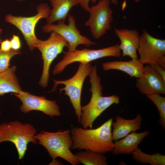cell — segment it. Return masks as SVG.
Instances as JSON below:
<instances>
[{
    "label": "cell",
    "instance_id": "cell-1",
    "mask_svg": "<svg viewBox=\"0 0 165 165\" xmlns=\"http://www.w3.org/2000/svg\"><path fill=\"white\" fill-rule=\"evenodd\" d=\"M112 122L111 118L95 129L72 127L70 130L73 142L72 149L90 150L102 154L111 152L114 145Z\"/></svg>",
    "mask_w": 165,
    "mask_h": 165
},
{
    "label": "cell",
    "instance_id": "cell-2",
    "mask_svg": "<svg viewBox=\"0 0 165 165\" xmlns=\"http://www.w3.org/2000/svg\"><path fill=\"white\" fill-rule=\"evenodd\" d=\"M89 76L91 85L90 89L91 98L87 104L81 106L82 114L79 122L84 128H91L94 121L104 111L113 104H119L120 100L119 97L116 95L103 96L101 79L97 74L96 65L92 67Z\"/></svg>",
    "mask_w": 165,
    "mask_h": 165
},
{
    "label": "cell",
    "instance_id": "cell-3",
    "mask_svg": "<svg viewBox=\"0 0 165 165\" xmlns=\"http://www.w3.org/2000/svg\"><path fill=\"white\" fill-rule=\"evenodd\" d=\"M35 138L38 143L46 149L52 160L59 157L72 165L79 164L71 151L73 142L70 130L54 132L41 131L36 134Z\"/></svg>",
    "mask_w": 165,
    "mask_h": 165
},
{
    "label": "cell",
    "instance_id": "cell-4",
    "mask_svg": "<svg viewBox=\"0 0 165 165\" xmlns=\"http://www.w3.org/2000/svg\"><path fill=\"white\" fill-rule=\"evenodd\" d=\"M36 134V129L30 123L18 121L4 122L0 124V144L6 141L12 143L21 160L24 156L29 143H38L35 138Z\"/></svg>",
    "mask_w": 165,
    "mask_h": 165
},
{
    "label": "cell",
    "instance_id": "cell-5",
    "mask_svg": "<svg viewBox=\"0 0 165 165\" xmlns=\"http://www.w3.org/2000/svg\"><path fill=\"white\" fill-rule=\"evenodd\" d=\"M63 53L64 56L62 59L56 65L52 71L54 75L62 73L68 65L75 62L87 64L103 57L119 58L122 55L118 44L98 50L85 48L72 52L63 51Z\"/></svg>",
    "mask_w": 165,
    "mask_h": 165
},
{
    "label": "cell",
    "instance_id": "cell-6",
    "mask_svg": "<svg viewBox=\"0 0 165 165\" xmlns=\"http://www.w3.org/2000/svg\"><path fill=\"white\" fill-rule=\"evenodd\" d=\"M92 68L90 63H79V67L76 73L71 78L65 80H53L54 85L51 91L55 90L59 84L64 86V88L60 89V92L61 93L64 91V94L68 97L79 122L82 114L81 100L83 84L86 77L90 74Z\"/></svg>",
    "mask_w": 165,
    "mask_h": 165
},
{
    "label": "cell",
    "instance_id": "cell-7",
    "mask_svg": "<svg viewBox=\"0 0 165 165\" xmlns=\"http://www.w3.org/2000/svg\"><path fill=\"white\" fill-rule=\"evenodd\" d=\"M37 14L32 16H16L9 14L5 17L6 21L14 25L20 31L31 51L33 50L40 41L35 34L36 25L41 19L48 17L51 9L47 4L42 3L37 7Z\"/></svg>",
    "mask_w": 165,
    "mask_h": 165
},
{
    "label": "cell",
    "instance_id": "cell-8",
    "mask_svg": "<svg viewBox=\"0 0 165 165\" xmlns=\"http://www.w3.org/2000/svg\"><path fill=\"white\" fill-rule=\"evenodd\" d=\"M137 51L143 65H157L165 69V39L155 38L144 29Z\"/></svg>",
    "mask_w": 165,
    "mask_h": 165
},
{
    "label": "cell",
    "instance_id": "cell-9",
    "mask_svg": "<svg viewBox=\"0 0 165 165\" xmlns=\"http://www.w3.org/2000/svg\"><path fill=\"white\" fill-rule=\"evenodd\" d=\"M67 42L59 34L51 32L50 36L45 40H40L35 47L42 54L43 61V67L39 84L43 88L46 87L49 77V70L52 62L57 55L63 52L64 48H68Z\"/></svg>",
    "mask_w": 165,
    "mask_h": 165
},
{
    "label": "cell",
    "instance_id": "cell-10",
    "mask_svg": "<svg viewBox=\"0 0 165 165\" xmlns=\"http://www.w3.org/2000/svg\"><path fill=\"white\" fill-rule=\"evenodd\" d=\"M110 0H100L90 7V16L85 25L90 28L93 37L98 39L109 31L113 20V12L110 7Z\"/></svg>",
    "mask_w": 165,
    "mask_h": 165
},
{
    "label": "cell",
    "instance_id": "cell-11",
    "mask_svg": "<svg viewBox=\"0 0 165 165\" xmlns=\"http://www.w3.org/2000/svg\"><path fill=\"white\" fill-rule=\"evenodd\" d=\"M68 21V25L63 20L58 21L57 24L47 23L42 27L43 31L46 33L53 31L59 34L68 42V51L70 52L75 50L77 47L80 45L89 47L96 44V42L81 34L76 27L75 19L72 15H69Z\"/></svg>",
    "mask_w": 165,
    "mask_h": 165
},
{
    "label": "cell",
    "instance_id": "cell-12",
    "mask_svg": "<svg viewBox=\"0 0 165 165\" xmlns=\"http://www.w3.org/2000/svg\"><path fill=\"white\" fill-rule=\"evenodd\" d=\"M14 95L22 102L20 108L24 113L37 111L52 117L61 115L59 106L56 101L47 99L44 96H35L21 90Z\"/></svg>",
    "mask_w": 165,
    "mask_h": 165
},
{
    "label": "cell",
    "instance_id": "cell-13",
    "mask_svg": "<svg viewBox=\"0 0 165 165\" xmlns=\"http://www.w3.org/2000/svg\"><path fill=\"white\" fill-rule=\"evenodd\" d=\"M136 86L141 94H165V80L151 65L144 66L141 76L137 78Z\"/></svg>",
    "mask_w": 165,
    "mask_h": 165
},
{
    "label": "cell",
    "instance_id": "cell-14",
    "mask_svg": "<svg viewBox=\"0 0 165 165\" xmlns=\"http://www.w3.org/2000/svg\"><path fill=\"white\" fill-rule=\"evenodd\" d=\"M115 34L119 38V47L122 57L128 56L132 59H138L137 51L138 47L140 35L135 30L114 28Z\"/></svg>",
    "mask_w": 165,
    "mask_h": 165
},
{
    "label": "cell",
    "instance_id": "cell-15",
    "mask_svg": "<svg viewBox=\"0 0 165 165\" xmlns=\"http://www.w3.org/2000/svg\"><path fill=\"white\" fill-rule=\"evenodd\" d=\"M149 134L148 130L139 133L133 132L123 138L116 141L111 152L115 155L132 154Z\"/></svg>",
    "mask_w": 165,
    "mask_h": 165
},
{
    "label": "cell",
    "instance_id": "cell-16",
    "mask_svg": "<svg viewBox=\"0 0 165 165\" xmlns=\"http://www.w3.org/2000/svg\"><path fill=\"white\" fill-rule=\"evenodd\" d=\"M143 119L141 115L137 114L135 118L124 119L118 116L115 122H112L113 128L112 137L113 141L123 138L131 132H135L141 128Z\"/></svg>",
    "mask_w": 165,
    "mask_h": 165
},
{
    "label": "cell",
    "instance_id": "cell-17",
    "mask_svg": "<svg viewBox=\"0 0 165 165\" xmlns=\"http://www.w3.org/2000/svg\"><path fill=\"white\" fill-rule=\"evenodd\" d=\"M144 66L138 59H132L128 61H108L102 64V68L105 71L119 70L126 73L130 77L136 78L141 75Z\"/></svg>",
    "mask_w": 165,
    "mask_h": 165
},
{
    "label": "cell",
    "instance_id": "cell-18",
    "mask_svg": "<svg viewBox=\"0 0 165 165\" xmlns=\"http://www.w3.org/2000/svg\"><path fill=\"white\" fill-rule=\"evenodd\" d=\"M52 8L48 17L47 24H51L56 21H65L71 9L78 4L77 0H50Z\"/></svg>",
    "mask_w": 165,
    "mask_h": 165
},
{
    "label": "cell",
    "instance_id": "cell-19",
    "mask_svg": "<svg viewBox=\"0 0 165 165\" xmlns=\"http://www.w3.org/2000/svg\"><path fill=\"white\" fill-rule=\"evenodd\" d=\"M16 69L13 66L0 72V96L9 93L18 94L21 90L16 75Z\"/></svg>",
    "mask_w": 165,
    "mask_h": 165
},
{
    "label": "cell",
    "instance_id": "cell-20",
    "mask_svg": "<svg viewBox=\"0 0 165 165\" xmlns=\"http://www.w3.org/2000/svg\"><path fill=\"white\" fill-rule=\"evenodd\" d=\"M77 160L85 165H107L106 158L103 154L86 150L74 154Z\"/></svg>",
    "mask_w": 165,
    "mask_h": 165
},
{
    "label": "cell",
    "instance_id": "cell-21",
    "mask_svg": "<svg viewBox=\"0 0 165 165\" xmlns=\"http://www.w3.org/2000/svg\"><path fill=\"white\" fill-rule=\"evenodd\" d=\"M133 158L137 162L151 165H165V156L159 153L152 155L143 152L138 148L132 153Z\"/></svg>",
    "mask_w": 165,
    "mask_h": 165
},
{
    "label": "cell",
    "instance_id": "cell-22",
    "mask_svg": "<svg viewBox=\"0 0 165 165\" xmlns=\"http://www.w3.org/2000/svg\"><path fill=\"white\" fill-rule=\"evenodd\" d=\"M146 96L153 103L157 108L160 115L159 124L165 130V97L157 94L146 95Z\"/></svg>",
    "mask_w": 165,
    "mask_h": 165
},
{
    "label": "cell",
    "instance_id": "cell-23",
    "mask_svg": "<svg viewBox=\"0 0 165 165\" xmlns=\"http://www.w3.org/2000/svg\"><path fill=\"white\" fill-rule=\"evenodd\" d=\"M21 53V52L19 50H11L8 52L0 50V72L9 68V62L13 57Z\"/></svg>",
    "mask_w": 165,
    "mask_h": 165
},
{
    "label": "cell",
    "instance_id": "cell-24",
    "mask_svg": "<svg viewBox=\"0 0 165 165\" xmlns=\"http://www.w3.org/2000/svg\"><path fill=\"white\" fill-rule=\"evenodd\" d=\"M92 2L95 3L97 0H90ZM78 4H79L86 11L89 13L90 7L89 6V4L90 0H77ZM111 2L114 5H117L118 4V0H111Z\"/></svg>",
    "mask_w": 165,
    "mask_h": 165
},
{
    "label": "cell",
    "instance_id": "cell-25",
    "mask_svg": "<svg viewBox=\"0 0 165 165\" xmlns=\"http://www.w3.org/2000/svg\"><path fill=\"white\" fill-rule=\"evenodd\" d=\"M12 50H19L21 47V42L18 35H13L11 39Z\"/></svg>",
    "mask_w": 165,
    "mask_h": 165
},
{
    "label": "cell",
    "instance_id": "cell-26",
    "mask_svg": "<svg viewBox=\"0 0 165 165\" xmlns=\"http://www.w3.org/2000/svg\"><path fill=\"white\" fill-rule=\"evenodd\" d=\"M0 44V50L8 52L12 50L10 41L8 39L2 41Z\"/></svg>",
    "mask_w": 165,
    "mask_h": 165
},
{
    "label": "cell",
    "instance_id": "cell-27",
    "mask_svg": "<svg viewBox=\"0 0 165 165\" xmlns=\"http://www.w3.org/2000/svg\"><path fill=\"white\" fill-rule=\"evenodd\" d=\"M152 66L159 74L165 80V70L160 66L157 65Z\"/></svg>",
    "mask_w": 165,
    "mask_h": 165
},
{
    "label": "cell",
    "instance_id": "cell-28",
    "mask_svg": "<svg viewBox=\"0 0 165 165\" xmlns=\"http://www.w3.org/2000/svg\"><path fill=\"white\" fill-rule=\"evenodd\" d=\"M63 163L61 162L56 159L54 160H52L51 163L49 165H63Z\"/></svg>",
    "mask_w": 165,
    "mask_h": 165
},
{
    "label": "cell",
    "instance_id": "cell-29",
    "mask_svg": "<svg viewBox=\"0 0 165 165\" xmlns=\"http://www.w3.org/2000/svg\"><path fill=\"white\" fill-rule=\"evenodd\" d=\"M132 0L135 2H139L141 0Z\"/></svg>",
    "mask_w": 165,
    "mask_h": 165
},
{
    "label": "cell",
    "instance_id": "cell-30",
    "mask_svg": "<svg viewBox=\"0 0 165 165\" xmlns=\"http://www.w3.org/2000/svg\"><path fill=\"white\" fill-rule=\"evenodd\" d=\"M2 30L1 28H0V36H1V35L2 34Z\"/></svg>",
    "mask_w": 165,
    "mask_h": 165
},
{
    "label": "cell",
    "instance_id": "cell-31",
    "mask_svg": "<svg viewBox=\"0 0 165 165\" xmlns=\"http://www.w3.org/2000/svg\"><path fill=\"white\" fill-rule=\"evenodd\" d=\"M17 0V1H24L25 0Z\"/></svg>",
    "mask_w": 165,
    "mask_h": 165
},
{
    "label": "cell",
    "instance_id": "cell-32",
    "mask_svg": "<svg viewBox=\"0 0 165 165\" xmlns=\"http://www.w3.org/2000/svg\"><path fill=\"white\" fill-rule=\"evenodd\" d=\"M2 40L1 39V38H0V44L1 42H2Z\"/></svg>",
    "mask_w": 165,
    "mask_h": 165
},
{
    "label": "cell",
    "instance_id": "cell-33",
    "mask_svg": "<svg viewBox=\"0 0 165 165\" xmlns=\"http://www.w3.org/2000/svg\"><path fill=\"white\" fill-rule=\"evenodd\" d=\"M1 112H0V115H1Z\"/></svg>",
    "mask_w": 165,
    "mask_h": 165
}]
</instances>
